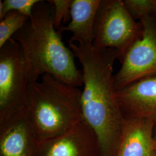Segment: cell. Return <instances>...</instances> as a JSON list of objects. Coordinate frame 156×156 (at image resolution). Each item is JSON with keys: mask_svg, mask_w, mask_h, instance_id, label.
<instances>
[{"mask_svg": "<svg viewBox=\"0 0 156 156\" xmlns=\"http://www.w3.org/2000/svg\"><path fill=\"white\" fill-rule=\"evenodd\" d=\"M69 46L82 68L84 120L97 135L102 156H115L124 122L113 84L117 51L97 49L93 44L69 42Z\"/></svg>", "mask_w": 156, "mask_h": 156, "instance_id": "obj_1", "label": "cell"}, {"mask_svg": "<svg viewBox=\"0 0 156 156\" xmlns=\"http://www.w3.org/2000/svg\"><path fill=\"white\" fill-rule=\"evenodd\" d=\"M53 16V6L48 1H41L32 16L12 38L22 49L30 82L49 74L79 87L83 86L82 71L76 67L73 50L65 45L62 34L55 28Z\"/></svg>", "mask_w": 156, "mask_h": 156, "instance_id": "obj_2", "label": "cell"}, {"mask_svg": "<svg viewBox=\"0 0 156 156\" xmlns=\"http://www.w3.org/2000/svg\"><path fill=\"white\" fill-rule=\"evenodd\" d=\"M82 90L49 74L30 82L24 108L40 144L84 120Z\"/></svg>", "mask_w": 156, "mask_h": 156, "instance_id": "obj_3", "label": "cell"}, {"mask_svg": "<svg viewBox=\"0 0 156 156\" xmlns=\"http://www.w3.org/2000/svg\"><path fill=\"white\" fill-rule=\"evenodd\" d=\"M142 26L129 13L123 0H101L94 29L93 45L97 49H113L122 62L128 48L140 38Z\"/></svg>", "mask_w": 156, "mask_h": 156, "instance_id": "obj_4", "label": "cell"}, {"mask_svg": "<svg viewBox=\"0 0 156 156\" xmlns=\"http://www.w3.org/2000/svg\"><path fill=\"white\" fill-rule=\"evenodd\" d=\"M30 83L22 49L12 38L0 48V121L24 108Z\"/></svg>", "mask_w": 156, "mask_h": 156, "instance_id": "obj_5", "label": "cell"}, {"mask_svg": "<svg viewBox=\"0 0 156 156\" xmlns=\"http://www.w3.org/2000/svg\"><path fill=\"white\" fill-rule=\"evenodd\" d=\"M139 22L142 35L128 48L120 68L113 75L116 91L140 79L156 77V15Z\"/></svg>", "mask_w": 156, "mask_h": 156, "instance_id": "obj_6", "label": "cell"}, {"mask_svg": "<svg viewBox=\"0 0 156 156\" xmlns=\"http://www.w3.org/2000/svg\"><path fill=\"white\" fill-rule=\"evenodd\" d=\"M39 145L24 108L0 121V156H38Z\"/></svg>", "mask_w": 156, "mask_h": 156, "instance_id": "obj_7", "label": "cell"}, {"mask_svg": "<svg viewBox=\"0 0 156 156\" xmlns=\"http://www.w3.org/2000/svg\"><path fill=\"white\" fill-rule=\"evenodd\" d=\"M38 156H102L94 131L84 120L67 132L39 145Z\"/></svg>", "mask_w": 156, "mask_h": 156, "instance_id": "obj_8", "label": "cell"}, {"mask_svg": "<svg viewBox=\"0 0 156 156\" xmlns=\"http://www.w3.org/2000/svg\"><path fill=\"white\" fill-rule=\"evenodd\" d=\"M124 117L151 121L156 126V77L145 78L116 91Z\"/></svg>", "mask_w": 156, "mask_h": 156, "instance_id": "obj_9", "label": "cell"}, {"mask_svg": "<svg viewBox=\"0 0 156 156\" xmlns=\"http://www.w3.org/2000/svg\"><path fill=\"white\" fill-rule=\"evenodd\" d=\"M154 123L149 120L124 117L115 156H151L154 151Z\"/></svg>", "mask_w": 156, "mask_h": 156, "instance_id": "obj_10", "label": "cell"}, {"mask_svg": "<svg viewBox=\"0 0 156 156\" xmlns=\"http://www.w3.org/2000/svg\"><path fill=\"white\" fill-rule=\"evenodd\" d=\"M101 0H72L70 9L71 21L58 31L70 32V43L93 44L94 29Z\"/></svg>", "mask_w": 156, "mask_h": 156, "instance_id": "obj_11", "label": "cell"}, {"mask_svg": "<svg viewBox=\"0 0 156 156\" xmlns=\"http://www.w3.org/2000/svg\"><path fill=\"white\" fill-rule=\"evenodd\" d=\"M29 19L28 17L16 12L7 13L0 20V48L12 39Z\"/></svg>", "mask_w": 156, "mask_h": 156, "instance_id": "obj_12", "label": "cell"}, {"mask_svg": "<svg viewBox=\"0 0 156 156\" xmlns=\"http://www.w3.org/2000/svg\"><path fill=\"white\" fill-rule=\"evenodd\" d=\"M41 0H4L0 1V20L11 12H16L29 19L32 16L34 8Z\"/></svg>", "mask_w": 156, "mask_h": 156, "instance_id": "obj_13", "label": "cell"}, {"mask_svg": "<svg viewBox=\"0 0 156 156\" xmlns=\"http://www.w3.org/2000/svg\"><path fill=\"white\" fill-rule=\"evenodd\" d=\"M123 2L131 16L138 22L156 15V0H123Z\"/></svg>", "mask_w": 156, "mask_h": 156, "instance_id": "obj_14", "label": "cell"}, {"mask_svg": "<svg viewBox=\"0 0 156 156\" xmlns=\"http://www.w3.org/2000/svg\"><path fill=\"white\" fill-rule=\"evenodd\" d=\"M54 9L53 20L55 27L57 31L62 27V23L68 22L70 16L72 0H49Z\"/></svg>", "mask_w": 156, "mask_h": 156, "instance_id": "obj_15", "label": "cell"}, {"mask_svg": "<svg viewBox=\"0 0 156 156\" xmlns=\"http://www.w3.org/2000/svg\"><path fill=\"white\" fill-rule=\"evenodd\" d=\"M153 138H154V151H156V126L155 127L154 131Z\"/></svg>", "mask_w": 156, "mask_h": 156, "instance_id": "obj_16", "label": "cell"}, {"mask_svg": "<svg viewBox=\"0 0 156 156\" xmlns=\"http://www.w3.org/2000/svg\"><path fill=\"white\" fill-rule=\"evenodd\" d=\"M151 156H156V151H154L153 152V153L151 154Z\"/></svg>", "mask_w": 156, "mask_h": 156, "instance_id": "obj_17", "label": "cell"}]
</instances>
